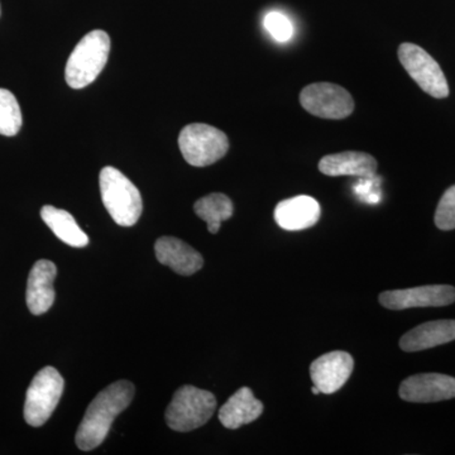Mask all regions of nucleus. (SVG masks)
<instances>
[{"instance_id":"f257e3e1","label":"nucleus","mask_w":455,"mask_h":455,"mask_svg":"<svg viewBox=\"0 0 455 455\" xmlns=\"http://www.w3.org/2000/svg\"><path fill=\"white\" fill-rule=\"evenodd\" d=\"M134 386L130 381H116L99 392L92 401L76 433V445L84 451L98 448L106 440L116 416L131 405Z\"/></svg>"},{"instance_id":"f03ea898","label":"nucleus","mask_w":455,"mask_h":455,"mask_svg":"<svg viewBox=\"0 0 455 455\" xmlns=\"http://www.w3.org/2000/svg\"><path fill=\"white\" fill-rule=\"evenodd\" d=\"M101 200L118 226L133 227L143 212L142 196L136 185L121 171L104 167L99 175Z\"/></svg>"},{"instance_id":"7ed1b4c3","label":"nucleus","mask_w":455,"mask_h":455,"mask_svg":"<svg viewBox=\"0 0 455 455\" xmlns=\"http://www.w3.org/2000/svg\"><path fill=\"white\" fill-rule=\"evenodd\" d=\"M110 53V37L95 29L84 36L66 64V83L70 88L83 89L94 83L103 71Z\"/></svg>"},{"instance_id":"20e7f679","label":"nucleus","mask_w":455,"mask_h":455,"mask_svg":"<svg viewBox=\"0 0 455 455\" xmlns=\"http://www.w3.org/2000/svg\"><path fill=\"white\" fill-rule=\"evenodd\" d=\"M215 409L217 398L212 392L182 386L173 395L164 418L171 429L187 433L208 423Z\"/></svg>"},{"instance_id":"39448f33","label":"nucleus","mask_w":455,"mask_h":455,"mask_svg":"<svg viewBox=\"0 0 455 455\" xmlns=\"http://www.w3.org/2000/svg\"><path fill=\"white\" fill-rule=\"evenodd\" d=\"M179 147L188 164L206 167L227 155L229 140L218 128L204 123H193L180 132Z\"/></svg>"},{"instance_id":"423d86ee","label":"nucleus","mask_w":455,"mask_h":455,"mask_svg":"<svg viewBox=\"0 0 455 455\" xmlns=\"http://www.w3.org/2000/svg\"><path fill=\"white\" fill-rule=\"evenodd\" d=\"M65 381L59 371L44 367L36 374L25 403V419L31 427H42L53 414L64 392Z\"/></svg>"},{"instance_id":"0eeeda50","label":"nucleus","mask_w":455,"mask_h":455,"mask_svg":"<svg viewBox=\"0 0 455 455\" xmlns=\"http://www.w3.org/2000/svg\"><path fill=\"white\" fill-rule=\"evenodd\" d=\"M398 59L407 74L427 94L436 99L448 97L447 77L438 62L427 51L418 44L406 42L398 47Z\"/></svg>"},{"instance_id":"6e6552de","label":"nucleus","mask_w":455,"mask_h":455,"mask_svg":"<svg viewBox=\"0 0 455 455\" xmlns=\"http://www.w3.org/2000/svg\"><path fill=\"white\" fill-rule=\"evenodd\" d=\"M300 103L305 110L324 119H344L355 110L349 92L331 83L310 84L302 90Z\"/></svg>"},{"instance_id":"1a4fd4ad","label":"nucleus","mask_w":455,"mask_h":455,"mask_svg":"<svg viewBox=\"0 0 455 455\" xmlns=\"http://www.w3.org/2000/svg\"><path fill=\"white\" fill-rule=\"evenodd\" d=\"M379 300L383 307L390 310L448 307L455 302V287L449 284H427L412 289L392 290L382 292Z\"/></svg>"},{"instance_id":"9d476101","label":"nucleus","mask_w":455,"mask_h":455,"mask_svg":"<svg viewBox=\"0 0 455 455\" xmlns=\"http://www.w3.org/2000/svg\"><path fill=\"white\" fill-rule=\"evenodd\" d=\"M398 395L407 403H430L455 397V379L440 373H421L401 383Z\"/></svg>"},{"instance_id":"9b49d317","label":"nucleus","mask_w":455,"mask_h":455,"mask_svg":"<svg viewBox=\"0 0 455 455\" xmlns=\"http://www.w3.org/2000/svg\"><path fill=\"white\" fill-rule=\"evenodd\" d=\"M355 368L349 353L334 350L315 359L310 366L311 381L322 394H335L346 385Z\"/></svg>"},{"instance_id":"f8f14e48","label":"nucleus","mask_w":455,"mask_h":455,"mask_svg":"<svg viewBox=\"0 0 455 455\" xmlns=\"http://www.w3.org/2000/svg\"><path fill=\"white\" fill-rule=\"evenodd\" d=\"M57 275L56 265L49 259H40L29 272L27 283V307L33 315H42L52 307L56 293L53 281Z\"/></svg>"},{"instance_id":"ddd939ff","label":"nucleus","mask_w":455,"mask_h":455,"mask_svg":"<svg viewBox=\"0 0 455 455\" xmlns=\"http://www.w3.org/2000/svg\"><path fill=\"white\" fill-rule=\"evenodd\" d=\"M156 259L176 274L191 276L203 268L202 254L175 236H161L155 244Z\"/></svg>"},{"instance_id":"4468645a","label":"nucleus","mask_w":455,"mask_h":455,"mask_svg":"<svg viewBox=\"0 0 455 455\" xmlns=\"http://www.w3.org/2000/svg\"><path fill=\"white\" fill-rule=\"evenodd\" d=\"M320 205L314 197L299 196L278 203L275 220L284 230H304L315 226L320 218Z\"/></svg>"},{"instance_id":"2eb2a0df","label":"nucleus","mask_w":455,"mask_h":455,"mask_svg":"<svg viewBox=\"0 0 455 455\" xmlns=\"http://www.w3.org/2000/svg\"><path fill=\"white\" fill-rule=\"evenodd\" d=\"M455 340V320L424 323L407 331L400 339L403 352H420Z\"/></svg>"},{"instance_id":"dca6fc26","label":"nucleus","mask_w":455,"mask_h":455,"mask_svg":"<svg viewBox=\"0 0 455 455\" xmlns=\"http://www.w3.org/2000/svg\"><path fill=\"white\" fill-rule=\"evenodd\" d=\"M320 172L331 178L338 176H357L371 178L376 175L377 161L364 152L347 151L328 155L319 163Z\"/></svg>"},{"instance_id":"f3484780","label":"nucleus","mask_w":455,"mask_h":455,"mask_svg":"<svg viewBox=\"0 0 455 455\" xmlns=\"http://www.w3.org/2000/svg\"><path fill=\"white\" fill-rule=\"evenodd\" d=\"M263 403L254 397L248 387L239 388L220 410V421L230 430L253 423L262 415Z\"/></svg>"},{"instance_id":"a211bd4d","label":"nucleus","mask_w":455,"mask_h":455,"mask_svg":"<svg viewBox=\"0 0 455 455\" xmlns=\"http://www.w3.org/2000/svg\"><path fill=\"white\" fill-rule=\"evenodd\" d=\"M41 218L52 230L53 235L64 243L75 248H83L88 245L89 236L83 232L82 228L79 227L70 212L52 205H46L42 208Z\"/></svg>"},{"instance_id":"6ab92c4d","label":"nucleus","mask_w":455,"mask_h":455,"mask_svg":"<svg viewBox=\"0 0 455 455\" xmlns=\"http://www.w3.org/2000/svg\"><path fill=\"white\" fill-rule=\"evenodd\" d=\"M194 212L200 220L208 223V230L212 235L220 232L221 223L232 218L235 212L232 200L220 193L211 194L197 200Z\"/></svg>"},{"instance_id":"aec40b11","label":"nucleus","mask_w":455,"mask_h":455,"mask_svg":"<svg viewBox=\"0 0 455 455\" xmlns=\"http://www.w3.org/2000/svg\"><path fill=\"white\" fill-rule=\"evenodd\" d=\"M22 123V112L16 97L7 89H0V134L16 136Z\"/></svg>"},{"instance_id":"412c9836","label":"nucleus","mask_w":455,"mask_h":455,"mask_svg":"<svg viewBox=\"0 0 455 455\" xmlns=\"http://www.w3.org/2000/svg\"><path fill=\"white\" fill-rule=\"evenodd\" d=\"M263 27L268 35L274 38L275 41L284 44L291 40L293 36V25L290 18L284 16L281 12H269L263 18Z\"/></svg>"},{"instance_id":"4be33fe9","label":"nucleus","mask_w":455,"mask_h":455,"mask_svg":"<svg viewBox=\"0 0 455 455\" xmlns=\"http://www.w3.org/2000/svg\"><path fill=\"white\" fill-rule=\"evenodd\" d=\"M434 220L440 230L455 229V185L449 188L440 199Z\"/></svg>"},{"instance_id":"5701e85b","label":"nucleus","mask_w":455,"mask_h":455,"mask_svg":"<svg viewBox=\"0 0 455 455\" xmlns=\"http://www.w3.org/2000/svg\"><path fill=\"white\" fill-rule=\"evenodd\" d=\"M361 182H358L355 187L358 196H361L364 202L367 203H377L379 200V181L381 180L377 179L376 175L371 176V178H361Z\"/></svg>"},{"instance_id":"b1692460","label":"nucleus","mask_w":455,"mask_h":455,"mask_svg":"<svg viewBox=\"0 0 455 455\" xmlns=\"http://www.w3.org/2000/svg\"><path fill=\"white\" fill-rule=\"evenodd\" d=\"M311 392H313L314 395L322 394V392H320L319 388H317L316 386H313V388H311Z\"/></svg>"}]
</instances>
